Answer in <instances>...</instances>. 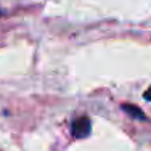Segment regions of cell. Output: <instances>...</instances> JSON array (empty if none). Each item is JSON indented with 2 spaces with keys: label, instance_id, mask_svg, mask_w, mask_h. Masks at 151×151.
<instances>
[{
  "label": "cell",
  "instance_id": "cell-1",
  "mask_svg": "<svg viewBox=\"0 0 151 151\" xmlns=\"http://www.w3.org/2000/svg\"><path fill=\"white\" fill-rule=\"evenodd\" d=\"M90 125L92 124H90V119H88V117H85V116L77 117V119L73 122V135L76 138H85V137H88L90 135V130H92Z\"/></svg>",
  "mask_w": 151,
  "mask_h": 151
},
{
  "label": "cell",
  "instance_id": "cell-2",
  "mask_svg": "<svg viewBox=\"0 0 151 151\" xmlns=\"http://www.w3.org/2000/svg\"><path fill=\"white\" fill-rule=\"evenodd\" d=\"M122 109L129 114L130 117L134 119H140V121H146V116L143 114V111L140 109L138 106H134V105H122Z\"/></svg>",
  "mask_w": 151,
  "mask_h": 151
},
{
  "label": "cell",
  "instance_id": "cell-3",
  "mask_svg": "<svg viewBox=\"0 0 151 151\" xmlns=\"http://www.w3.org/2000/svg\"><path fill=\"white\" fill-rule=\"evenodd\" d=\"M143 98H145V100H148V101H151V87H150L148 90L145 92V95H143Z\"/></svg>",
  "mask_w": 151,
  "mask_h": 151
}]
</instances>
